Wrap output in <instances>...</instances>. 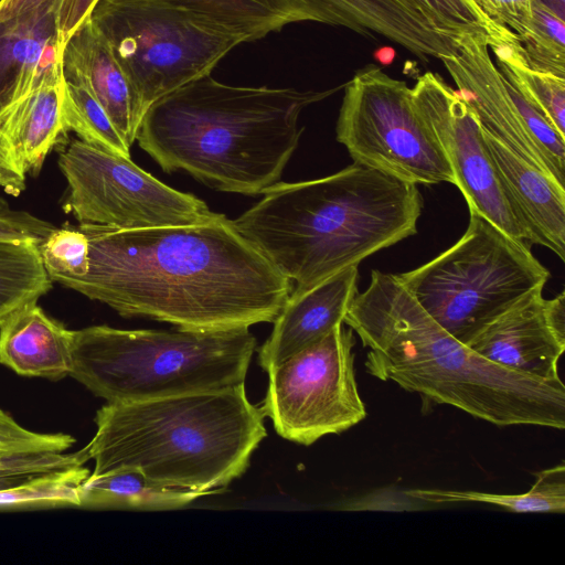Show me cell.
<instances>
[{
    "mask_svg": "<svg viewBox=\"0 0 565 565\" xmlns=\"http://www.w3.org/2000/svg\"><path fill=\"white\" fill-rule=\"evenodd\" d=\"M532 30L520 42L529 68L565 78V22L539 0H531Z\"/></svg>",
    "mask_w": 565,
    "mask_h": 565,
    "instance_id": "obj_27",
    "label": "cell"
},
{
    "mask_svg": "<svg viewBox=\"0 0 565 565\" xmlns=\"http://www.w3.org/2000/svg\"><path fill=\"white\" fill-rule=\"evenodd\" d=\"M73 331L49 317L38 301L0 318V363L24 376L60 380L70 375Z\"/></svg>",
    "mask_w": 565,
    "mask_h": 565,
    "instance_id": "obj_20",
    "label": "cell"
},
{
    "mask_svg": "<svg viewBox=\"0 0 565 565\" xmlns=\"http://www.w3.org/2000/svg\"><path fill=\"white\" fill-rule=\"evenodd\" d=\"M61 55L42 66L32 87L0 119V186L18 196L26 175H36L51 149L66 137L62 119Z\"/></svg>",
    "mask_w": 565,
    "mask_h": 565,
    "instance_id": "obj_15",
    "label": "cell"
},
{
    "mask_svg": "<svg viewBox=\"0 0 565 565\" xmlns=\"http://www.w3.org/2000/svg\"><path fill=\"white\" fill-rule=\"evenodd\" d=\"M412 89L416 108L434 131L469 211L518 241L527 242L514 216L471 108L438 74L420 75Z\"/></svg>",
    "mask_w": 565,
    "mask_h": 565,
    "instance_id": "obj_12",
    "label": "cell"
},
{
    "mask_svg": "<svg viewBox=\"0 0 565 565\" xmlns=\"http://www.w3.org/2000/svg\"><path fill=\"white\" fill-rule=\"evenodd\" d=\"M550 276L525 242L475 212L455 245L397 275L420 306L462 343L526 292L544 286Z\"/></svg>",
    "mask_w": 565,
    "mask_h": 565,
    "instance_id": "obj_7",
    "label": "cell"
},
{
    "mask_svg": "<svg viewBox=\"0 0 565 565\" xmlns=\"http://www.w3.org/2000/svg\"><path fill=\"white\" fill-rule=\"evenodd\" d=\"M351 328L343 323L268 373L260 407L282 438L309 446L365 418L354 371Z\"/></svg>",
    "mask_w": 565,
    "mask_h": 565,
    "instance_id": "obj_11",
    "label": "cell"
},
{
    "mask_svg": "<svg viewBox=\"0 0 565 565\" xmlns=\"http://www.w3.org/2000/svg\"><path fill=\"white\" fill-rule=\"evenodd\" d=\"M373 56L381 65L387 66L393 63L396 52L391 46H383L377 49Z\"/></svg>",
    "mask_w": 565,
    "mask_h": 565,
    "instance_id": "obj_36",
    "label": "cell"
},
{
    "mask_svg": "<svg viewBox=\"0 0 565 565\" xmlns=\"http://www.w3.org/2000/svg\"><path fill=\"white\" fill-rule=\"evenodd\" d=\"M358 266L309 286H296L258 349V364L269 372L289 356L326 337L343 323L358 291Z\"/></svg>",
    "mask_w": 565,
    "mask_h": 565,
    "instance_id": "obj_17",
    "label": "cell"
},
{
    "mask_svg": "<svg viewBox=\"0 0 565 565\" xmlns=\"http://www.w3.org/2000/svg\"><path fill=\"white\" fill-rule=\"evenodd\" d=\"M440 61L457 85V93L475 113L482 130L558 182L519 117L502 74L490 56L488 35L473 33L459 36L456 52L443 56Z\"/></svg>",
    "mask_w": 565,
    "mask_h": 565,
    "instance_id": "obj_16",
    "label": "cell"
},
{
    "mask_svg": "<svg viewBox=\"0 0 565 565\" xmlns=\"http://www.w3.org/2000/svg\"><path fill=\"white\" fill-rule=\"evenodd\" d=\"M89 475L84 465L38 475L0 491V510L79 507L78 488Z\"/></svg>",
    "mask_w": 565,
    "mask_h": 565,
    "instance_id": "obj_26",
    "label": "cell"
},
{
    "mask_svg": "<svg viewBox=\"0 0 565 565\" xmlns=\"http://www.w3.org/2000/svg\"><path fill=\"white\" fill-rule=\"evenodd\" d=\"M406 494L426 503L481 502L516 513H564L565 466L561 463L540 471L532 488L519 494L439 489H413L406 491Z\"/></svg>",
    "mask_w": 565,
    "mask_h": 565,
    "instance_id": "obj_23",
    "label": "cell"
},
{
    "mask_svg": "<svg viewBox=\"0 0 565 565\" xmlns=\"http://www.w3.org/2000/svg\"><path fill=\"white\" fill-rule=\"evenodd\" d=\"M343 323L367 348L369 374L497 426L565 427V385L481 356L446 331L397 275L373 270Z\"/></svg>",
    "mask_w": 565,
    "mask_h": 565,
    "instance_id": "obj_2",
    "label": "cell"
},
{
    "mask_svg": "<svg viewBox=\"0 0 565 565\" xmlns=\"http://www.w3.org/2000/svg\"><path fill=\"white\" fill-rule=\"evenodd\" d=\"M543 287L526 292L463 344L504 367L561 382L558 361L565 350V292L545 299Z\"/></svg>",
    "mask_w": 565,
    "mask_h": 565,
    "instance_id": "obj_14",
    "label": "cell"
},
{
    "mask_svg": "<svg viewBox=\"0 0 565 565\" xmlns=\"http://www.w3.org/2000/svg\"><path fill=\"white\" fill-rule=\"evenodd\" d=\"M98 0H61L57 10V30L63 45L90 15Z\"/></svg>",
    "mask_w": 565,
    "mask_h": 565,
    "instance_id": "obj_34",
    "label": "cell"
},
{
    "mask_svg": "<svg viewBox=\"0 0 565 565\" xmlns=\"http://www.w3.org/2000/svg\"><path fill=\"white\" fill-rule=\"evenodd\" d=\"M483 131V130H482ZM503 191L527 242L565 259V188L483 131Z\"/></svg>",
    "mask_w": 565,
    "mask_h": 565,
    "instance_id": "obj_18",
    "label": "cell"
},
{
    "mask_svg": "<svg viewBox=\"0 0 565 565\" xmlns=\"http://www.w3.org/2000/svg\"><path fill=\"white\" fill-rule=\"evenodd\" d=\"M46 0H0V21L33 10Z\"/></svg>",
    "mask_w": 565,
    "mask_h": 565,
    "instance_id": "obj_35",
    "label": "cell"
},
{
    "mask_svg": "<svg viewBox=\"0 0 565 565\" xmlns=\"http://www.w3.org/2000/svg\"><path fill=\"white\" fill-rule=\"evenodd\" d=\"M84 446L90 476L136 469L159 483L205 494L223 491L249 467L266 437L245 383L132 403H106Z\"/></svg>",
    "mask_w": 565,
    "mask_h": 565,
    "instance_id": "obj_5",
    "label": "cell"
},
{
    "mask_svg": "<svg viewBox=\"0 0 565 565\" xmlns=\"http://www.w3.org/2000/svg\"><path fill=\"white\" fill-rule=\"evenodd\" d=\"M43 266L52 279L63 281L84 276L88 270L89 244L79 227H55L39 245Z\"/></svg>",
    "mask_w": 565,
    "mask_h": 565,
    "instance_id": "obj_29",
    "label": "cell"
},
{
    "mask_svg": "<svg viewBox=\"0 0 565 565\" xmlns=\"http://www.w3.org/2000/svg\"><path fill=\"white\" fill-rule=\"evenodd\" d=\"M249 328L218 331H73L70 375L107 403L142 402L245 383L256 350Z\"/></svg>",
    "mask_w": 565,
    "mask_h": 565,
    "instance_id": "obj_6",
    "label": "cell"
},
{
    "mask_svg": "<svg viewBox=\"0 0 565 565\" xmlns=\"http://www.w3.org/2000/svg\"><path fill=\"white\" fill-rule=\"evenodd\" d=\"M328 90L235 86L202 76L153 103L136 140L167 173L184 171L218 191L263 194L298 147L301 113Z\"/></svg>",
    "mask_w": 565,
    "mask_h": 565,
    "instance_id": "obj_3",
    "label": "cell"
},
{
    "mask_svg": "<svg viewBox=\"0 0 565 565\" xmlns=\"http://www.w3.org/2000/svg\"><path fill=\"white\" fill-rule=\"evenodd\" d=\"M61 0H46L0 21V119L34 84L44 63L62 53L57 30Z\"/></svg>",
    "mask_w": 565,
    "mask_h": 565,
    "instance_id": "obj_21",
    "label": "cell"
},
{
    "mask_svg": "<svg viewBox=\"0 0 565 565\" xmlns=\"http://www.w3.org/2000/svg\"><path fill=\"white\" fill-rule=\"evenodd\" d=\"M62 71V119L65 131H74L90 146L130 158V147L87 86L75 73Z\"/></svg>",
    "mask_w": 565,
    "mask_h": 565,
    "instance_id": "obj_24",
    "label": "cell"
},
{
    "mask_svg": "<svg viewBox=\"0 0 565 565\" xmlns=\"http://www.w3.org/2000/svg\"><path fill=\"white\" fill-rule=\"evenodd\" d=\"M35 239L0 241V318L52 288Z\"/></svg>",
    "mask_w": 565,
    "mask_h": 565,
    "instance_id": "obj_25",
    "label": "cell"
},
{
    "mask_svg": "<svg viewBox=\"0 0 565 565\" xmlns=\"http://www.w3.org/2000/svg\"><path fill=\"white\" fill-rule=\"evenodd\" d=\"M343 87L335 136L354 162L414 184L456 183L405 82L369 65Z\"/></svg>",
    "mask_w": 565,
    "mask_h": 565,
    "instance_id": "obj_9",
    "label": "cell"
},
{
    "mask_svg": "<svg viewBox=\"0 0 565 565\" xmlns=\"http://www.w3.org/2000/svg\"><path fill=\"white\" fill-rule=\"evenodd\" d=\"M8 209V203L0 196V213Z\"/></svg>",
    "mask_w": 565,
    "mask_h": 565,
    "instance_id": "obj_38",
    "label": "cell"
},
{
    "mask_svg": "<svg viewBox=\"0 0 565 565\" xmlns=\"http://www.w3.org/2000/svg\"><path fill=\"white\" fill-rule=\"evenodd\" d=\"M75 443L67 434H44L22 427L0 408V450L18 452L65 451Z\"/></svg>",
    "mask_w": 565,
    "mask_h": 565,
    "instance_id": "obj_31",
    "label": "cell"
},
{
    "mask_svg": "<svg viewBox=\"0 0 565 565\" xmlns=\"http://www.w3.org/2000/svg\"><path fill=\"white\" fill-rule=\"evenodd\" d=\"M207 494L159 483L136 469L88 476L78 488L79 507L86 509L173 510Z\"/></svg>",
    "mask_w": 565,
    "mask_h": 565,
    "instance_id": "obj_22",
    "label": "cell"
},
{
    "mask_svg": "<svg viewBox=\"0 0 565 565\" xmlns=\"http://www.w3.org/2000/svg\"><path fill=\"white\" fill-rule=\"evenodd\" d=\"M559 19H565V0H539Z\"/></svg>",
    "mask_w": 565,
    "mask_h": 565,
    "instance_id": "obj_37",
    "label": "cell"
},
{
    "mask_svg": "<svg viewBox=\"0 0 565 565\" xmlns=\"http://www.w3.org/2000/svg\"><path fill=\"white\" fill-rule=\"evenodd\" d=\"M233 220L296 286H309L417 233V184L354 162L324 178L278 182Z\"/></svg>",
    "mask_w": 565,
    "mask_h": 565,
    "instance_id": "obj_4",
    "label": "cell"
},
{
    "mask_svg": "<svg viewBox=\"0 0 565 565\" xmlns=\"http://www.w3.org/2000/svg\"><path fill=\"white\" fill-rule=\"evenodd\" d=\"M67 182L62 209L79 224L143 228L192 224L213 212L198 196L175 190L130 158L71 139L60 151Z\"/></svg>",
    "mask_w": 565,
    "mask_h": 565,
    "instance_id": "obj_10",
    "label": "cell"
},
{
    "mask_svg": "<svg viewBox=\"0 0 565 565\" xmlns=\"http://www.w3.org/2000/svg\"><path fill=\"white\" fill-rule=\"evenodd\" d=\"M242 43L278 32L291 23L344 26L363 35H387L397 22L401 0H171Z\"/></svg>",
    "mask_w": 565,
    "mask_h": 565,
    "instance_id": "obj_13",
    "label": "cell"
},
{
    "mask_svg": "<svg viewBox=\"0 0 565 565\" xmlns=\"http://www.w3.org/2000/svg\"><path fill=\"white\" fill-rule=\"evenodd\" d=\"M88 270L61 285L122 317L182 330L273 322L292 282L221 213L201 222L121 230L79 224Z\"/></svg>",
    "mask_w": 565,
    "mask_h": 565,
    "instance_id": "obj_1",
    "label": "cell"
},
{
    "mask_svg": "<svg viewBox=\"0 0 565 565\" xmlns=\"http://www.w3.org/2000/svg\"><path fill=\"white\" fill-rule=\"evenodd\" d=\"M473 1L498 30L513 34L519 42L531 32V0Z\"/></svg>",
    "mask_w": 565,
    "mask_h": 565,
    "instance_id": "obj_32",
    "label": "cell"
},
{
    "mask_svg": "<svg viewBox=\"0 0 565 565\" xmlns=\"http://www.w3.org/2000/svg\"><path fill=\"white\" fill-rule=\"evenodd\" d=\"M443 31L459 38L486 33L488 40L513 35L498 30L473 0H406Z\"/></svg>",
    "mask_w": 565,
    "mask_h": 565,
    "instance_id": "obj_30",
    "label": "cell"
},
{
    "mask_svg": "<svg viewBox=\"0 0 565 565\" xmlns=\"http://www.w3.org/2000/svg\"><path fill=\"white\" fill-rule=\"evenodd\" d=\"M89 19L137 92L145 113L211 74L242 42L171 0H98Z\"/></svg>",
    "mask_w": 565,
    "mask_h": 565,
    "instance_id": "obj_8",
    "label": "cell"
},
{
    "mask_svg": "<svg viewBox=\"0 0 565 565\" xmlns=\"http://www.w3.org/2000/svg\"><path fill=\"white\" fill-rule=\"evenodd\" d=\"M61 62L63 70L83 81L131 147L146 113L132 84L89 17L63 45Z\"/></svg>",
    "mask_w": 565,
    "mask_h": 565,
    "instance_id": "obj_19",
    "label": "cell"
},
{
    "mask_svg": "<svg viewBox=\"0 0 565 565\" xmlns=\"http://www.w3.org/2000/svg\"><path fill=\"white\" fill-rule=\"evenodd\" d=\"M495 61L499 72L524 93L565 138V78L533 71L525 62L509 64Z\"/></svg>",
    "mask_w": 565,
    "mask_h": 565,
    "instance_id": "obj_28",
    "label": "cell"
},
{
    "mask_svg": "<svg viewBox=\"0 0 565 565\" xmlns=\"http://www.w3.org/2000/svg\"><path fill=\"white\" fill-rule=\"evenodd\" d=\"M55 226L24 211L0 213V241L44 239Z\"/></svg>",
    "mask_w": 565,
    "mask_h": 565,
    "instance_id": "obj_33",
    "label": "cell"
}]
</instances>
